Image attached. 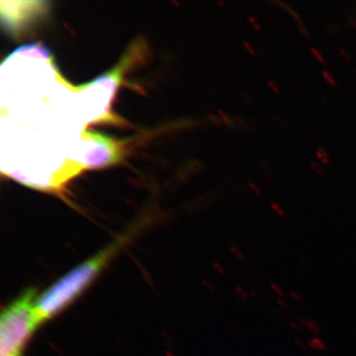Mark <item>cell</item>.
I'll return each mask as SVG.
<instances>
[{
    "label": "cell",
    "mask_w": 356,
    "mask_h": 356,
    "mask_svg": "<svg viewBox=\"0 0 356 356\" xmlns=\"http://www.w3.org/2000/svg\"><path fill=\"white\" fill-rule=\"evenodd\" d=\"M322 73L323 78L326 79V81L327 82L328 84H330V86H332V87H337V82H336V80H335V78H334V76L328 73L326 70H322Z\"/></svg>",
    "instance_id": "4"
},
{
    "label": "cell",
    "mask_w": 356,
    "mask_h": 356,
    "mask_svg": "<svg viewBox=\"0 0 356 356\" xmlns=\"http://www.w3.org/2000/svg\"><path fill=\"white\" fill-rule=\"evenodd\" d=\"M271 207H272L273 209H274L276 212H278V214H279L280 216H283V215H284V214H283V211L280 209V207H278V205H276V204H271Z\"/></svg>",
    "instance_id": "13"
},
{
    "label": "cell",
    "mask_w": 356,
    "mask_h": 356,
    "mask_svg": "<svg viewBox=\"0 0 356 356\" xmlns=\"http://www.w3.org/2000/svg\"><path fill=\"white\" fill-rule=\"evenodd\" d=\"M275 3H276V4H279V5H281V6H283V7H284V9H286V10H287V11H288V12L290 13V14H291L292 16H293V17L295 18V19H296V21H297V22H298V23H299V24H300V25H301V24H302V20H301V17H300V16H299L298 14H297V12H296V11L294 10V9H292V8H290V7H289L288 5H287V4H286V3H283V2H279V1H277V2H275Z\"/></svg>",
    "instance_id": "3"
},
{
    "label": "cell",
    "mask_w": 356,
    "mask_h": 356,
    "mask_svg": "<svg viewBox=\"0 0 356 356\" xmlns=\"http://www.w3.org/2000/svg\"><path fill=\"white\" fill-rule=\"evenodd\" d=\"M34 289H29L3 310L0 321V356H21L31 335L43 321Z\"/></svg>",
    "instance_id": "2"
},
{
    "label": "cell",
    "mask_w": 356,
    "mask_h": 356,
    "mask_svg": "<svg viewBox=\"0 0 356 356\" xmlns=\"http://www.w3.org/2000/svg\"><path fill=\"white\" fill-rule=\"evenodd\" d=\"M249 186H250V188H251L252 190H254V192L256 193V194L260 195V194L262 193L261 191H260V189L258 188V187H257L256 185H255L254 183H252V182H249Z\"/></svg>",
    "instance_id": "11"
},
{
    "label": "cell",
    "mask_w": 356,
    "mask_h": 356,
    "mask_svg": "<svg viewBox=\"0 0 356 356\" xmlns=\"http://www.w3.org/2000/svg\"><path fill=\"white\" fill-rule=\"evenodd\" d=\"M311 52H312V53L314 54V57L317 58V61H318L321 63H326L325 57L322 56V53L321 52H319L318 49H317V48L312 47V48H311Z\"/></svg>",
    "instance_id": "6"
},
{
    "label": "cell",
    "mask_w": 356,
    "mask_h": 356,
    "mask_svg": "<svg viewBox=\"0 0 356 356\" xmlns=\"http://www.w3.org/2000/svg\"><path fill=\"white\" fill-rule=\"evenodd\" d=\"M316 154H317V156L318 157L319 160H321L323 164H325V165H328V164H330V160H328V159H330V156H328V154L326 152V149L322 150V152H318V150Z\"/></svg>",
    "instance_id": "5"
},
{
    "label": "cell",
    "mask_w": 356,
    "mask_h": 356,
    "mask_svg": "<svg viewBox=\"0 0 356 356\" xmlns=\"http://www.w3.org/2000/svg\"><path fill=\"white\" fill-rule=\"evenodd\" d=\"M247 19H248V21H249L250 24L252 25V27L254 28V30H256V31H260V30H261V25L259 24V22H258L256 19H255V18H254L253 16L249 15V16L247 17Z\"/></svg>",
    "instance_id": "7"
},
{
    "label": "cell",
    "mask_w": 356,
    "mask_h": 356,
    "mask_svg": "<svg viewBox=\"0 0 356 356\" xmlns=\"http://www.w3.org/2000/svg\"><path fill=\"white\" fill-rule=\"evenodd\" d=\"M311 166L314 168V170H316V171L318 172V174H319V175H322V170L321 168L318 167V165H317V164L314 163V162H311Z\"/></svg>",
    "instance_id": "12"
},
{
    "label": "cell",
    "mask_w": 356,
    "mask_h": 356,
    "mask_svg": "<svg viewBox=\"0 0 356 356\" xmlns=\"http://www.w3.org/2000/svg\"><path fill=\"white\" fill-rule=\"evenodd\" d=\"M267 84L269 85V87H270L273 91H274V92L276 93V94H278V95H280V89H279V87H278V85L277 84H275L274 82L273 81H271V80H267Z\"/></svg>",
    "instance_id": "9"
},
{
    "label": "cell",
    "mask_w": 356,
    "mask_h": 356,
    "mask_svg": "<svg viewBox=\"0 0 356 356\" xmlns=\"http://www.w3.org/2000/svg\"><path fill=\"white\" fill-rule=\"evenodd\" d=\"M338 51H339V53L342 54V57H344V59H345L346 61H350V57H349V54H348L347 53H346L343 49H342V48H339Z\"/></svg>",
    "instance_id": "10"
},
{
    "label": "cell",
    "mask_w": 356,
    "mask_h": 356,
    "mask_svg": "<svg viewBox=\"0 0 356 356\" xmlns=\"http://www.w3.org/2000/svg\"><path fill=\"white\" fill-rule=\"evenodd\" d=\"M126 241V236L120 237L44 291L37 298V310L42 321L45 322L54 317L78 298Z\"/></svg>",
    "instance_id": "1"
},
{
    "label": "cell",
    "mask_w": 356,
    "mask_h": 356,
    "mask_svg": "<svg viewBox=\"0 0 356 356\" xmlns=\"http://www.w3.org/2000/svg\"><path fill=\"white\" fill-rule=\"evenodd\" d=\"M349 22L351 23V26H352V27H353V28H354V29L356 30V23H355V22L353 21V19H352V18H349Z\"/></svg>",
    "instance_id": "15"
},
{
    "label": "cell",
    "mask_w": 356,
    "mask_h": 356,
    "mask_svg": "<svg viewBox=\"0 0 356 356\" xmlns=\"http://www.w3.org/2000/svg\"><path fill=\"white\" fill-rule=\"evenodd\" d=\"M300 29H302V33H303V35L306 36V37L308 38V37H309V34L307 33V30L305 29V27L303 26V24H301V25H300Z\"/></svg>",
    "instance_id": "14"
},
{
    "label": "cell",
    "mask_w": 356,
    "mask_h": 356,
    "mask_svg": "<svg viewBox=\"0 0 356 356\" xmlns=\"http://www.w3.org/2000/svg\"><path fill=\"white\" fill-rule=\"evenodd\" d=\"M243 47L245 48L246 51H247V52L249 53L250 56H252V57L256 56V53H255L253 47H252V45H250L249 43H247V42H243Z\"/></svg>",
    "instance_id": "8"
}]
</instances>
